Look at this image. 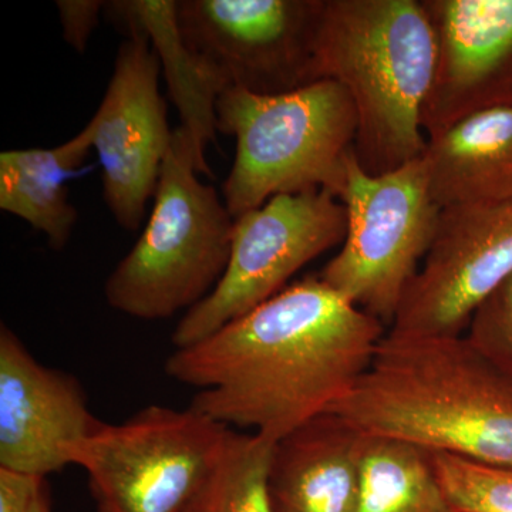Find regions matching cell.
<instances>
[{"label":"cell","instance_id":"obj_9","mask_svg":"<svg viewBox=\"0 0 512 512\" xmlns=\"http://www.w3.org/2000/svg\"><path fill=\"white\" fill-rule=\"evenodd\" d=\"M325 0H180L185 43L228 87L274 96L316 82Z\"/></svg>","mask_w":512,"mask_h":512},{"label":"cell","instance_id":"obj_24","mask_svg":"<svg viewBox=\"0 0 512 512\" xmlns=\"http://www.w3.org/2000/svg\"><path fill=\"white\" fill-rule=\"evenodd\" d=\"M29 512H53L52 500H50V491L49 487H47L46 480H43V483L37 488Z\"/></svg>","mask_w":512,"mask_h":512},{"label":"cell","instance_id":"obj_20","mask_svg":"<svg viewBox=\"0 0 512 512\" xmlns=\"http://www.w3.org/2000/svg\"><path fill=\"white\" fill-rule=\"evenodd\" d=\"M433 453L437 476L454 512H512V468Z\"/></svg>","mask_w":512,"mask_h":512},{"label":"cell","instance_id":"obj_10","mask_svg":"<svg viewBox=\"0 0 512 512\" xmlns=\"http://www.w3.org/2000/svg\"><path fill=\"white\" fill-rule=\"evenodd\" d=\"M512 276V200L440 214L436 237L390 326L394 336H463L471 316Z\"/></svg>","mask_w":512,"mask_h":512},{"label":"cell","instance_id":"obj_19","mask_svg":"<svg viewBox=\"0 0 512 512\" xmlns=\"http://www.w3.org/2000/svg\"><path fill=\"white\" fill-rule=\"evenodd\" d=\"M275 444L262 434L229 429L183 512H276L269 488Z\"/></svg>","mask_w":512,"mask_h":512},{"label":"cell","instance_id":"obj_14","mask_svg":"<svg viewBox=\"0 0 512 512\" xmlns=\"http://www.w3.org/2000/svg\"><path fill=\"white\" fill-rule=\"evenodd\" d=\"M362 431L323 413L276 441L272 504L276 512H355Z\"/></svg>","mask_w":512,"mask_h":512},{"label":"cell","instance_id":"obj_15","mask_svg":"<svg viewBox=\"0 0 512 512\" xmlns=\"http://www.w3.org/2000/svg\"><path fill=\"white\" fill-rule=\"evenodd\" d=\"M421 157L441 211L511 201L512 107L480 111L427 138Z\"/></svg>","mask_w":512,"mask_h":512},{"label":"cell","instance_id":"obj_13","mask_svg":"<svg viewBox=\"0 0 512 512\" xmlns=\"http://www.w3.org/2000/svg\"><path fill=\"white\" fill-rule=\"evenodd\" d=\"M437 43L421 111L434 137L480 111L512 107V0H421Z\"/></svg>","mask_w":512,"mask_h":512},{"label":"cell","instance_id":"obj_3","mask_svg":"<svg viewBox=\"0 0 512 512\" xmlns=\"http://www.w3.org/2000/svg\"><path fill=\"white\" fill-rule=\"evenodd\" d=\"M436 62L421 0H325L315 79L339 83L355 104V156L365 173H392L423 156L421 111Z\"/></svg>","mask_w":512,"mask_h":512},{"label":"cell","instance_id":"obj_2","mask_svg":"<svg viewBox=\"0 0 512 512\" xmlns=\"http://www.w3.org/2000/svg\"><path fill=\"white\" fill-rule=\"evenodd\" d=\"M328 413L362 433L512 468V376L466 335L387 332L369 370Z\"/></svg>","mask_w":512,"mask_h":512},{"label":"cell","instance_id":"obj_11","mask_svg":"<svg viewBox=\"0 0 512 512\" xmlns=\"http://www.w3.org/2000/svg\"><path fill=\"white\" fill-rule=\"evenodd\" d=\"M126 29L109 87L86 127L103 170L104 201L120 227L137 231L174 131L160 93V60L140 29Z\"/></svg>","mask_w":512,"mask_h":512},{"label":"cell","instance_id":"obj_6","mask_svg":"<svg viewBox=\"0 0 512 512\" xmlns=\"http://www.w3.org/2000/svg\"><path fill=\"white\" fill-rule=\"evenodd\" d=\"M338 200L348 211V235L320 279L390 328L440 220L423 157L392 173L369 175L353 151Z\"/></svg>","mask_w":512,"mask_h":512},{"label":"cell","instance_id":"obj_5","mask_svg":"<svg viewBox=\"0 0 512 512\" xmlns=\"http://www.w3.org/2000/svg\"><path fill=\"white\" fill-rule=\"evenodd\" d=\"M198 174L190 137L178 127L143 234L104 285L110 308L136 319L173 318L204 301L221 281L235 218Z\"/></svg>","mask_w":512,"mask_h":512},{"label":"cell","instance_id":"obj_7","mask_svg":"<svg viewBox=\"0 0 512 512\" xmlns=\"http://www.w3.org/2000/svg\"><path fill=\"white\" fill-rule=\"evenodd\" d=\"M229 427L188 407L148 406L101 423L74 458L97 512H183L220 454Z\"/></svg>","mask_w":512,"mask_h":512},{"label":"cell","instance_id":"obj_1","mask_svg":"<svg viewBox=\"0 0 512 512\" xmlns=\"http://www.w3.org/2000/svg\"><path fill=\"white\" fill-rule=\"evenodd\" d=\"M384 330L379 319L311 275L200 342L175 349L165 373L198 389L191 403L198 412L279 441L356 386Z\"/></svg>","mask_w":512,"mask_h":512},{"label":"cell","instance_id":"obj_21","mask_svg":"<svg viewBox=\"0 0 512 512\" xmlns=\"http://www.w3.org/2000/svg\"><path fill=\"white\" fill-rule=\"evenodd\" d=\"M466 338L490 362L512 376V276L478 306Z\"/></svg>","mask_w":512,"mask_h":512},{"label":"cell","instance_id":"obj_17","mask_svg":"<svg viewBox=\"0 0 512 512\" xmlns=\"http://www.w3.org/2000/svg\"><path fill=\"white\" fill-rule=\"evenodd\" d=\"M93 150L92 134H79L52 148H26L0 153V210L42 232L47 244L66 247L77 222L67 181L82 170Z\"/></svg>","mask_w":512,"mask_h":512},{"label":"cell","instance_id":"obj_8","mask_svg":"<svg viewBox=\"0 0 512 512\" xmlns=\"http://www.w3.org/2000/svg\"><path fill=\"white\" fill-rule=\"evenodd\" d=\"M346 235L348 211L329 190L276 195L235 218L227 269L214 291L178 322L171 336L175 349L200 342L268 301Z\"/></svg>","mask_w":512,"mask_h":512},{"label":"cell","instance_id":"obj_23","mask_svg":"<svg viewBox=\"0 0 512 512\" xmlns=\"http://www.w3.org/2000/svg\"><path fill=\"white\" fill-rule=\"evenodd\" d=\"M43 480L0 468V512H29Z\"/></svg>","mask_w":512,"mask_h":512},{"label":"cell","instance_id":"obj_16","mask_svg":"<svg viewBox=\"0 0 512 512\" xmlns=\"http://www.w3.org/2000/svg\"><path fill=\"white\" fill-rule=\"evenodd\" d=\"M123 28L140 29L150 39L160 60L171 100L180 111L181 128L190 137L198 173L212 177L205 158L207 147L217 141V104L229 89L220 74L192 52L177 22L175 0H127L106 5Z\"/></svg>","mask_w":512,"mask_h":512},{"label":"cell","instance_id":"obj_12","mask_svg":"<svg viewBox=\"0 0 512 512\" xmlns=\"http://www.w3.org/2000/svg\"><path fill=\"white\" fill-rule=\"evenodd\" d=\"M103 421L76 377L37 362L19 336L0 328V468L46 478L74 466Z\"/></svg>","mask_w":512,"mask_h":512},{"label":"cell","instance_id":"obj_22","mask_svg":"<svg viewBox=\"0 0 512 512\" xmlns=\"http://www.w3.org/2000/svg\"><path fill=\"white\" fill-rule=\"evenodd\" d=\"M107 2L100 0H59L56 2L64 42L77 53H84L90 37L99 26Z\"/></svg>","mask_w":512,"mask_h":512},{"label":"cell","instance_id":"obj_4","mask_svg":"<svg viewBox=\"0 0 512 512\" xmlns=\"http://www.w3.org/2000/svg\"><path fill=\"white\" fill-rule=\"evenodd\" d=\"M217 126L237 146L222 195L238 218L276 195L329 190L338 197L355 151L357 114L332 80L274 96L229 87L218 100Z\"/></svg>","mask_w":512,"mask_h":512},{"label":"cell","instance_id":"obj_18","mask_svg":"<svg viewBox=\"0 0 512 512\" xmlns=\"http://www.w3.org/2000/svg\"><path fill=\"white\" fill-rule=\"evenodd\" d=\"M362 434L355 512H454L433 450L397 437Z\"/></svg>","mask_w":512,"mask_h":512}]
</instances>
